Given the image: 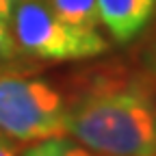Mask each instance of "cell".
<instances>
[{
    "label": "cell",
    "instance_id": "6da1fadb",
    "mask_svg": "<svg viewBox=\"0 0 156 156\" xmlns=\"http://www.w3.org/2000/svg\"><path fill=\"white\" fill-rule=\"evenodd\" d=\"M63 130L100 156H156V76L111 58L61 80Z\"/></svg>",
    "mask_w": 156,
    "mask_h": 156
},
{
    "label": "cell",
    "instance_id": "7a4b0ae2",
    "mask_svg": "<svg viewBox=\"0 0 156 156\" xmlns=\"http://www.w3.org/2000/svg\"><path fill=\"white\" fill-rule=\"evenodd\" d=\"M7 28L28 61H85L108 50V41L95 28L58 20L44 0H15Z\"/></svg>",
    "mask_w": 156,
    "mask_h": 156
},
{
    "label": "cell",
    "instance_id": "3957f363",
    "mask_svg": "<svg viewBox=\"0 0 156 156\" xmlns=\"http://www.w3.org/2000/svg\"><path fill=\"white\" fill-rule=\"evenodd\" d=\"M0 134L22 143L65 134L61 91L28 72H0Z\"/></svg>",
    "mask_w": 156,
    "mask_h": 156
},
{
    "label": "cell",
    "instance_id": "277c9868",
    "mask_svg": "<svg viewBox=\"0 0 156 156\" xmlns=\"http://www.w3.org/2000/svg\"><path fill=\"white\" fill-rule=\"evenodd\" d=\"M156 13V0H98V17L117 46L139 37Z\"/></svg>",
    "mask_w": 156,
    "mask_h": 156
},
{
    "label": "cell",
    "instance_id": "5b68a950",
    "mask_svg": "<svg viewBox=\"0 0 156 156\" xmlns=\"http://www.w3.org/2000/svg\"><path fill=\"white\" fill-rule=\"evenodd\" d=\"M48 9L67 24L95 28L100 24L98 17V0H44Z\"/></svg>",
    "mask_w": 156,
    "mask_h": 156
},
{
    "label": "cell",
    "instance_id": "8992f818",
    "mask_svg": "<svg viewBox=\"0 0 156 156\" xmlns=\"http://www.w3.org/2000/svg\"><path fill=\"white\" fill-rule=\"evenodd\" d=\"M22 156H95V154L89 152L87 147L76 145L69 136L56 134V136L33 141V145H28L22 152Z\"/></svg>",
    "mask_w": 156,
    "mask_h": 156
},
{
    "label": "cell",
    "instance_id": "52a82bcc",
    "mask_svg": "<svg viewBox=\"0 0 156 156\" xmlns=\"http://www.w3.org/2000/svg\"><path fill=\"white\" fill-rule=\"evenodd\" d=\"M5 69L33 72V67L28 65V58L15 46L9 28L5 24H0V72H5Z\"/></svg>",
    "mask_w": 156,
    "mask_h": 156
},
{
    "label": "cell",
    "instance_id": "ba28073f",
    "mask_svg": "<svg viewBox=\"0 0 156 156\" xmlns=\"http://www.w3.org/2000/svg\"><path fill=\"white\" fill-rule=\"evenodd\" d=\"M132 61L139 65L141 69H145L147 74L156 76V30L143 39V44L139 46V50L134 52Z\"/></svg>",
    "mask_w": 156,
    "mask_h": 156
},
{
    "label": "cell",
    "instance_id": "9c48e42d",
    "mask_svg": "<svg viewBox=\"0 0 156 156\" xmlns=\"http://www.w3.org/2000/svg\"><path fill=\"white\" fill-rule=\"evenodd\" d=\"M11 9H13V0H0V24H9L11 17Z\"/></svg>",
    "mask_w": 156,
    "mask_h": 156
},
{
    "label": "cell",
    "instance_id": "30bf717a",
    "mask_svg": "<svg viewBox=\"0 0 156 156\" xmlns=\"http://www.w3.org/2000/svg\"><path fill=\"white\" fill-rule=\"evenodd\" d=\"M0 156H17L15 154V147L9 143V139L2 136V134H0Z\"/></svg>",
    "mask_w": 156,
    "mask_h": 156
},
{
    "label": "cell",
    "instance_id": "8fae6325",
    "mask_svg": "<svg viewBox=\"0 0 156 156\" xmlns=\"http://www.w3.org/2000/svg\"><path fill=\"white\" fill-rule=\"evenodd\" d=\"M13 2H15V0H13Z\"/></svg>",
    "mask_w": 156,
    "mask_h": 156
}]
</instances>
